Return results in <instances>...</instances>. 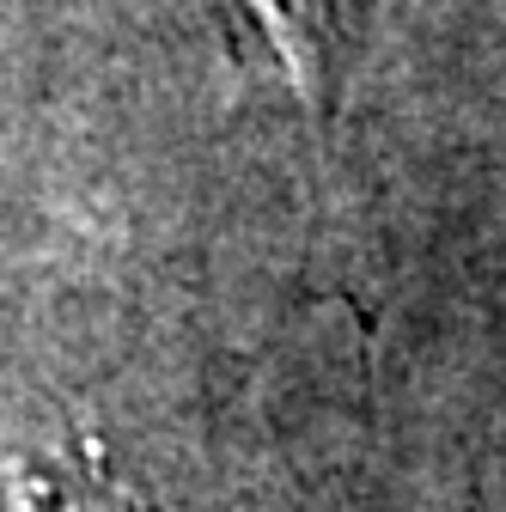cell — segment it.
<instances>
[{"label":"cell","instance_id":"obj_1","mask_svg":"<svg viewBox=\"0 0 506 512\" xmlns=\"http://www.w3.org/2000/svg\"><path fill=\"white\" fill-rule=\"evenodd\" d=\"M232 7L257 25V37L287 61V74L299 86H311V74H318V49H324V25H330V0H232Z\"/></svg>","mask_w":506,"mask_h":512}]
</instances>
